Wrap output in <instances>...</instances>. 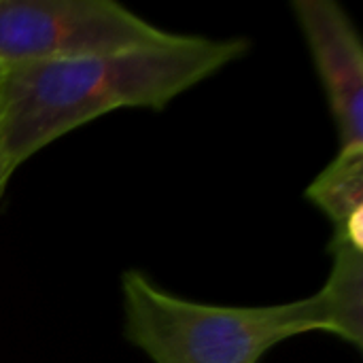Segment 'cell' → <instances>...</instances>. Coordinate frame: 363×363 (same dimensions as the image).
Instances as JSON below:
<instances>
[{
  "label": "cell",
  "instance_id": "6da1fadb",
  "mask_svg": "<svg viewBox=\"0 0 363 363\" xmlns=\"http://www.w3.org/2000/svg\"><path fill=\"white\" fill-rule=\"evenodd\" d=\"M249 51L245 38L181 34L174 43L113 55L9 68L0 136L11 164L117 108H164Z\"/></svg>",
  "mask_w": 363,
  "mask_h": 363
},
{
  "label": "cell",
  "instance_id": "7a4b0ae2",
  "mask_svg": "<svg viewBox=\"0 0 363 363\" xmlns=\"http://www.w3.org/2000/svg\"><path fill=\"white\" fill-rule=\"evenodd\" d=\"M121 296L123 334L153 363H259L294 336L330 332L319 291L274 306H217L172 296L128 270Z\"/></svg>",
  "mask_w": 363,
  "mask_h": 363
},
{
  "label": "cell",
  "instance_id": "3957f363",
  "mask_svg": "<svg viewBox=\"0 0 363 363\" xmlns=\"http://www.w3.org/2000/svg\"><path fill=\"white\" fill-rule=\"evenodd\" d=\"M179 36L113 0H0L4 70L153 49Z\"/></svg>",
  "mask_w": 363,
  "mask_h": 363
},
{
  "label": "cell",
  "instance_id": "277c9868",
  "mask_svg": "<svg viewBox=\"0 0 363 363\" xmlns=\"http://www.w3.org/2000/svg\"><path fill=\"white\" fill-rule=\"evenodd\" d=\"M296 21L323 85L340 151L363 149V45L336 0H294Z\"/></svg>",
  "mask_w": 363,
  "mask_h": 363
},
{
  "label": "cell",
  "instance_id": "5b68a950",
  "mask_svg": "<svg viewBox=\"0 0 363 363\" xmlns=\"http://www.w3.org/2000/svg\"><path fill=\"white\" fill-rule=\"evenodd\" d=\"M332 272L319 296L328 308L330 332L349 345H363V245L334 232Z\"/></svg>",
  "mask_w": 363,
  "mask_h": 363
},
{
  "label": "cell",
  "instance_id": "8992f818",
  "mask_svg": "<svg viewBox=\"0 0 363 363\" xmlns=\"http://www.w3.org/2000/svg\"><path fill=\"white\" fill-rule=\"evenodd\" d=\"M306 198L334 223V232L363 245V149L338 151L308 185Z\"/></svg>",
  "mask_w": 363,
  "mask_h": 363
},
{
  "label": "cell",
  "instance_id": "52a82bcc",
  "mask_svg": "<svg viewBox=\"0 0 363 363\" xmlns=\"http://www.w3.org/2000/svg\"><path fill=\"white\" fill-rule=\"evenodd\" d=\"M13 170H15V166L11 164V160H9V155L4 151V145H2V136H0V196H2V191L6 187Z\"/></svg>",
  "mask_w": 363,
  "mask_h": 363
},
{
  "label": "cell",
  "instance_id": "ba28073f",
  "mask_svg": "<svg viewBox=\"0 0 363 363\" xmlns=\"http://www.w3.org/2000/svg\"><path fill=\"white\" fill-rule=\"evenodd\" d=\"M4 72H6V70H4V68L0 66V85H2V79H4Z\"/></svg>",
  "mask_w": 363,
  "mask_h": 363
}]
</instances>
